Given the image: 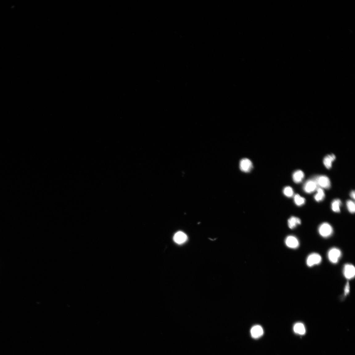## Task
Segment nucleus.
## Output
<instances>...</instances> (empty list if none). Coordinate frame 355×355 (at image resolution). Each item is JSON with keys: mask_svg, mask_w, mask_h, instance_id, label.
Returning <instances> with one entry per match:
<instances>
[{"mask_svg": "<svg viewBox=\"0 0 355 355\" xmlns=\"http://www.w3.org/2000/svg\"><path fill=\"white\" fill-rule=\"evenodd\" d=\"M283 192L285 196L288 197H291L294 194V191L292 188L290 187H285L283 190Z\"/></svg>", "mask_w": 355, "mask_h": 355, "instance_id": "6ab92c4d", "label": "nucleus"}, {"mask_svg": "<svg viewBox=\"0 0 355 355\" xmlns=\"http://www.w3.org/2000/svg\"><path fill=\"white\" fill-rule=\"evenodd\" d=\"M317 193L315 195L314 198L317 202H320L323 200L325 198V195L323 189L320 187L316 189Z\"/></svg>", "mask_w": 355, "mask_h": 355, "instance_id": "2eb2a0df", "label": "nucleus"}, {"mask_svg": "<svg viewBox=\"0 0 355 355\" xmlns=\"http://www.w3.org/2000/svg\"><path fill=\"white\" fill-rule=\"evenodd\" d=\"M341 201L339 199H336L333 200L331 205V208L332 211L336 213H339L341 212Z\"/></svg>", "mask_w": 355, "mask_h": 355, "instance_id": "4468645a", "label": "nucleus"}, {"mask_svg": "<svg viewBox=\"0 0 355 355\" xmlns=\"http://www.w3.org/2000/svg\"><path fill=\"white\" fill-rule=\"evenodd\" d=\"M350 291V286L348 282L347 283L345 287L344 290V293L345 295H348L349 292Z\"/></svg>", "mask_w": 355, "mask_h": 355, "instance_id": "aec40b11", "label": "nucleus"}, {"mask_svg": "<svg viewBox=\"0 0 355 355\" xmlns=\"http://www.w3.org/2000/svg\"><path fill=\"white\" fill-rule=\"evenodd\" d=\"M304 177V173L299 170H297V171L294 172L292 175L294 182L297 184L301 182Z\"/></svg>", "mask_w": 355, "mask_h": 355, "instance_id": "f8f14e48", "label": "nucleus"}, {"mask_svg": "<svg viewBox=\"0 0 355 355\" xmlns=\"http://www.w3.org/2000/svg\"><path fill=\"white\" fill-rule=\"evenodd\" d=\"M322 258L320 255L317 253H313L309 255L306 261L307 266L310 267L320 263Z\"/></svg>", "mask_w": 355, "mask_h": 355, "instance_id": "20e7f679", "label": "nucleus"}, {"mask_svg": "<svg viewBox=\"0 0 355 355\" xmlns=\"http://www.w3.org/2000/svg\"><path fill=\"white\" fill-rule=\"evenodd\" d=\"M239 167L241 171L245 172L250 171L253 167L252 162L247 158H244L241 160L240 162Z\"/></svg>", "mask_w": 355, "mask_h": 355, "instance_id": "0eeeda50", "label": "nucleus"}, {"mask_svg": "<svg viewBox=\"0 0 355 355\" xmlns=\"http://www.w3.org/2000/svg\"><path fill=\"white\" fill-rule=\"evenodd\" d=\"M317 184L314 178L308 180L304 184V191L308 193H311L317 188Z\"/></svg>", "mask_w": 355, "mask_h": 355, "instance_id": "39448f33", "label": "nucleus"}, {"mask_svg": "<svg viewBox=\"0 0 355 355\" xmlns=\"http://www.w3.org/2000/svg\"><path fill=\"white\" fill-rule=\"evenodd\" d=\"M342 256V252L338 248H332L330 249L328 253L329 260L331 263H337Z\"/></svg>", "mask_w": 355, "mask_h": 355, "instance_id": "f03ea898", "label": "nucleus"}, {"mask_svg": "<svg viewBox=\"0 0 355 355\" xmlns=\"http://www.w3.org/2000/svg\"><path fill=\"white\" fill-rule=\"evenodd\" d=\"M350 196L354 200L355 199V191H352L351 192L350 194Z\"/></svg>", "mask_w": 355, "mask_h": 355, "instance_id": "412c9836", "label": "nucleus"}, {"mask_svg": "<svg viewBox=\"0 0 355 355\" xmlns=\"http://www.w3.org/2000/svg\"><path fill=\"white\" fill-rule=\"evenodd\" d=\"M294 330L295 332L300 334H303L306 332L305 328L303 324L298 323L295 324Z\"/></svg>", "mask_w": 355, "mask_h": 355, "instance_id": "dca6fc26", "label": "nucleus"}, {"mask_svg": "<svg viewBox=\"0 0 355 355\" xmlns=\"http://www.w3.org/2000/svg\"><path fill=\"white\" fill-rule=\"evenodd\" d=\"M336 159V156L334 154L328 155L324 159L323 163L324 166L327 169H330L332 167V162Z\"/></svg>", "mask_w": 355, "mask_h": 355, "instance_id": "9b49d317", "label": "nucleus"}, {"mask_svg": "<svg viewBox=\"0 0 355 355\" xmlns=\"http://www.w3.org/2000/svg\"><path fill=\"white\" fill-rule=\"evenodd\" d=\"M251 333L253 338H258L262 336L263 334V329L261 326H255L251 328Z\"/></svg>", "mask_w": 355, "mask_h": 355, "instance_id": "1a4fd4ad", "label": "nucleus"}, {"mask_svg": "<svg viewBox=\"0 0 355 355\" xmlns=\"http://www.w3.org/2000/svg\"><path fill=\"white\" fill-rule=\"evenodd\" d=\"M333 229L331 225L326 222L322 223L318 228L319 234L324 238L331 237L333 234Z\"/></svg>", "mask_w": 355, "mask_h": 355, "instance_id": "f257e3e1", "label": "nucleus"}, {"mask_svg": "<svg viewBox=\"0 0 355 355\" xmlns=\"http://www.w3.org/2000/svg\"><path fill=\"white\" fill-rule=\"evenodd\" d=\"M187 239L186 235L182 232H177L174 237V241L178 244H181L185 242Z\"/></svg>", "mask_w": 355, "mask_h": 355, "instance_id": "9d476101", "label": "nucleus"}, {"mask_svg": "<svg viewBox=\"0 0 355 355\" xmlns=\"http://www.w3.org/2000/svg\"><path fill=\"white\" fill-rule=\"evenodd\" d=\"M346 205L348 211L351 213H354L355 211L354 202L351 200H349L346 203Z\"/></svg>", "mask_w": 355, "mask_h": 355, "instance_id": "a211bd4d", "label": "nucleus"}, {"mask_svg": "<svg viewBox=\"0 0 355 355\" xmlns=\"http://www.w3.org/2000/svg\"><path fill=\"white\" fill-rule=\"evenodd\" d=\"M294 203L298 206H301L305 203L306 199L298 194L295 195L294 197Z\"/></svg>", "mask_w": 355, "mask_h": 355, "instance_id": "f3484780", "label": "nucleus"}, {"mask_svg": "<svg viewBox=\"0 0 355 355\" xmlns=\"http://www.w3.org/2000/svg\"><path fill=\"white\" fill-rule=\"evenodd\" d=\"M317 186L321 188L328 189L331 187V183L329 178L326 176L320 175L314 178Z\"/></svg>", "mask_w": 355, "mask_h": 355, "instance_id": "7ed1b4c3", "label": "nucleus"}, {"mask_svg": "<svg viewBox=\"0 0 355 355\" xmlns=\"http://www.w3.org/2000/svg\"><path fill=\"white\" fill-rule=\"evenodd\" d=\"M343 274L345 277L347 279H350L354 277L355 268L352 264H347L345 265L343 269Z\"/></svg>", "mask_w": 355, "mask_h": 355, "instance_id": "423d86ee", "label": "nucleus"}, {"mask_svg": "<svg viewBox=\"0 0 355 355\" xmlns=\"http://www.w3.org/2000/svg\"><path fill=\"white\" fill-rule=\"evenodd\" d=\"M301 219L295 217H292L288 219V227L291 229H293L296 228L298 225L301 224Z\"/></svg>", "mask_w": 355, "mask_h": 355, "instance_id": "ddd939ff", "label": "nucleus"}, {"mask_svg": "<svg viewBox=\"0 0 355 355\" xmlns=\"http://www.w3.org/2000/svg\"><path fill=\"white\" fill-rule=\"evenodd\" d=\"M285 243L289 248L296 249L299 246V243L298 238L293 236H289L285 240Z\"/></svg>", "mask_w": 355, "mask_h": 355, "instance_id": "6e6552de", "label": "nucleus"}]
</instances>
